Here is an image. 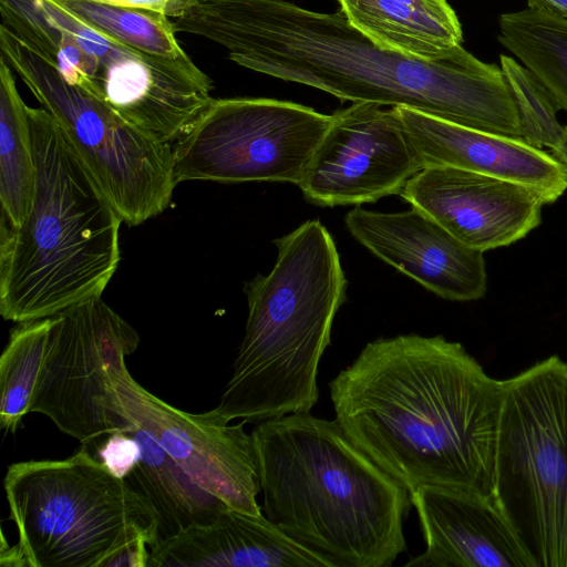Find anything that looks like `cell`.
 <instances>
[{
  "mask_svg": "<svg viewBox=\"0 0 567 567\" xmlns=\"http://www.w3.org/2000/svg\"><path fill=\"white\" fill-rule=\"evenodd\" d=\"M95 457L116 477L125 478L140 458V446L126 432H115L96 446Z\"/></svg>",
  "mask_w": 567,
  "mask_h": 567,
  "instance_id": "484cf974",
  "label": "cell"
},
{
  "mask_svg": "<svg viewBox=\"0 0 567 567\" xmlns=\"http://www.w3.org/2000/svg\"><path fill=\"white\" fill-rule=\"evenodd\" d=\"M399 195L483 252L526 237L542 223L546 205L527 185L451 166L422 167Z\"/></svg>",
  "mask_w": 567,
  "mask_h": 567,
  "instance_id": "5bb4252c",
  "label": "cell"
},
{
  "mask_svg": "<svg viewBox=\"0 0 567 567\" xmlns=\"http://www.w3.org/2000/svg\"><path fill=\"white\" fill-rule=\"evenodd\" d=\"M97 63L76 84L164 143L178 140L213 100L212 80L183 64L135 50L89 25L56 0H35Z\"/></svg>",
  "mask_w": 567,
  "mask_h": 567,
  "instance_id": "8fae6325",
  "label": "cell"
},
{
  "mask_svg": "<svg viewBox=\"0 0 567 567\" xmlns=\"http://www.w3.org/2000/svg\"><path fill=\"white\" fill-rule=\"evenodd\" d=\"M329 390L343 433L409 492L437 486L495 497L503 380L460 342L378 338Z\"/></svg>",
  "mask_w": 567,
  "mask_h": 567,
  "instance_id": "7a4b0ae2",
  "label": "cell"
},
{
  "mask_svg": "<svg viewBox=\"0 0 567 567\" xmlns=\"http://www.w3.org/2000/svg\"><path fill=\"white\" fill-rule=\"evenodd\" d=\"M3 487L28 567H105L135 540L157 544L150 502L86 445L63 460L11 464Z\"/></svg>",
  "mask_w": 567,
  "mask_h": 567,
  "instance_id": "8992f818",
  "label": "cell"
},
{
  "mask_svg": "<svg viewBox=\"0 0 567 567\" xmlns=\"http://www.w3.org/2000/svg\"><path fill=\"white\" fill-rule=\"evenodd\" d=\"M497 40L547 87L567 112V18L526 8L504 13Z\"/></svg>",
  "mask_w": 567,
  "mask_h": 567,
  "instance_id": "7402d4cb",
  "label": "cell"
},
{
  "mask_svg": "<svg viewBox=\"0 0 567 567\" xmlns=\"http://www.w3.org/2000/svg\"><path fill=\"white\" fill-rule=\"evenodd\" d=\"M501 69L516 105L523 137L532 145L550 148L561 133L560 110L539 79L513 58L501 54Z\"/></svg>",
  "mask_w": 567,
  "mask_h": 567,
  "instance_id": "d4e9b609",
  "label": "cell"
},
{
  "mask_svg": "<svg viewBox=\"0 0 567 567\" xmlns=\"http://www.w3.org/2000/svg\"><path fill=\"white\" fill-rule=\"evenodd\" d=\"M338 2L347 20L384 49L432 61L462 45V25L447 0Z\"/></svg>",
  "mask_w": 567,
  "mask_h": 567,
  "instance_id": "d6986e66",
  "label": "cell"
},
{
  "mask_svg": "<svg viewBox=\"0 0 567 567\" xmlns=\"http://www.w3.org/2000/svg\"><path fill=\"white\" fill-rule=\"evenodd\" d=\"M148 547L146 540H135L113 555L105 567H148L151 554Z\"/></svg>",
  "mask_w": 567,
  "mask_h": 567,
  "instance_id": "4316f807",
  "label": "cell"
},
{
  "mask_svg": "<svg viewBox=\"0 0 567 567\" xmlns=\"http://www.w3.org/2000/svg\"><path fill=\"white\" fill-rule=\"evenodd\" d=\"M421 168L393 110L357 102L332 114L298 187L318 206H358L399 195Z\"/></svg>",
  "mask_w": 567,
  "mask_h": 567,
  "instance_id": "4fadbf2b",
  "label": "cell"
},
{
  "mask_svg": "<svg viewBox=\"0 0 567 567\" xmlns=\"http://www.w3.org/2000/svg\"><path fill=\"white\" fill-rule=\"evenodd\" d=\"M527 7L567 18V0H527Z\"/></svg>",
  "mask_w": 567,
  "mask_h": 567,
  "instance_id": "f1b7e54d",
  "label": "cell"
},
{
  "mask_svg": "<svg viewBox=\"0 0 567 567\" xmlns=\"http://www.w3.org/2000/svg\"><path fill=\"white\" fill-rule=\"evenodd\" d=\"M52 317L20 322L0 358V425L14 433L30 413L45 358Z\"/></svg>",
  "mask_w": 567,
  "mask_h": 567,
  "instance_id": "cb8c5ba5",
  "label": "cell"
},
{
  "mask_svg": "<svg viewBox=\"0 0 567 567\" xmlns=\"http://www.w3.org/2000/svg\"><path fill=\"white\" fill-rule=\"evenodd\" d=\"M12 69L0 60V200L1 212L12 226L25 219L35 186V163L28 121Z\"/></svg>",
  "mask_w": 567,
  "mask_h": 567,
  "instance_id": "44dd1931",
  "label": "cell"
},
{
  "mask_svg": "<svg viewBox=\"0 0 567 567\" xmlns=\"http://www.w3.org/2000/svg\"><path fill=\"white\" fill-rule=\"evenodd\" d=\"M410 501L425 550L405 567H536L496 496L421 486Z\"/></svg>",
  "mask_w": 567,
  "mask_h": 567,
  "instance_id": "2e32d148",
  "label": "cell"
},
{
  "mask_svg": "<svg viewBox=\"0 0 567 567\" xmlns=\"http://www.w3.org/2000/svg\"><path fill=\"white\" fill-rule=\"evenodd\" d=\"M549 150L550 154L567 168V125H564L561 133Z\"/></svg>",
  "mask_w": 567,
  "mask_h": 567,
  "instance_id": "f546056e",
  "label": "cell"
},
{
  "mask_svg": "<svg viewBox=\"0 0 567 567\" xmlns=\"http://www.w3.org/2000/svg\"><path fill=\"white\" fill-rule=\"evenodd\" d=\"M495 496L536 567H567V363L503 380Z\"/></svg>",
  "mask_w": 567,
  "mask_h": 567,
  "instance_id": "52a82bcc",
  "label": "cell"
},
{
  "mask_svg": "<svg viewBox=\"0 0 567 567\" xmlns=\"http://www.w3.org/2000/svg\"><path fill=\"white\" fill-rule=\"evenodd\" d=\"M3 58L63 132L122 221L137 226L163 213L177 185L173 147L68 81L38 49L0 27Z\"/></svg>",
  "mask_w": 567,
  "mask_h": 567,
  "instance_id": "ba28073f",
  "label": "cell"
},
{
  "mask_svg": "<svg viewBox=\"0 0 567 567\" xmlns=\"http://www.w3.org/2000/svg\"><path fill=\"white\" fill-rule=\"evenodd\" d=\"M268 275L247 281L245 334L216 410L257 424L308 413L319 400L320 360L346 301L347 279L332 235L309 219L274 240Z\"/></svg>",
  "mask_w": 567,
  "mask_h": 567,
  "instance_id": "5b68a950",
  "label": "cell"
},
{
  "mask_svg": "<svg viewBox=\"0 0 567 567\" xmlns=\"http://www.w3.org/2000/svg\"><path fill=\"white\" fill-rule=\"evenodd\" d=\"M140 344L137 331L101 297L52 316L30 412L89 449L134 424L112 410L110 373Z\"/></svg>",
  "mask_w": 567,
  "mask_h": 567,
  "instance_id": "30bf717a",
  "label": "cell"
},
{
  "mask_svg": "<svg viewBox=\"0 0 567 567\" xmlns=\"http://www.w3.org/2000/svg\"><path fill=\"white\" fill-rule=\"evenodd\" d=\"M94 2L118 6V7H131V8H144L155 11H159L168 16L169 18H176L181 14L187 0H90Z\"/></svg>",
  "mask_w": 567,
  "mask_h": 567,
  "instance_id": "83f0119b",
  "label": "cell"
},
{
  "mask_svg": "<svg viewBox=\"0 0 567 567\" xmlns=\"http://www.w3.org/2000/svg\"><path fill=\"white\" fill-rule=\"evenodd\" d=\"M112 410L152 435L204 489L228 507L262 515L251 434L217 410L182 411L143 388L123 360L110 373Z\"/></svg>",
  "mask_w": 567,
  "mask_h": 567,
  "instance_id": "7c38bea8",
  "label": "cell"
},
{
  "mask_svg": "<svg viewBox=\"0 0 567 567\" xmlns=\"http://www.w3.org/2000/svg\"><path fill=\"white\" fill-rule=\"evenodd\" d=\"M254 452L267 519L328 567H391L406 550L410 492L336 420L310 412L255 424Z\"/></svg>",
  "mask_w": 567,
  "mask_h": 567,
  "instance_id": "3957f363",
  "label": "cell"
},
{
  "mask_svg": "<svg viewBox=\"0 0 567 567\" xmlns=\"http://www.w3.org/2000/svg\"><path fill=\"white\" fill-rule=\"evenodd\" d=\"M344 223L374 256L436 296L452 301L485 296L484 252L463 244L420 209L382 213L357 206Z\"/></svg>",
  "mask_w": 567,
  "mask_h": 567,
  "instance_id": "9a60e30c",
  "label": "cell"
},
{
  "mask_svg": "<svg viewBox=\"0 0 567 567\" xmlns=\"http://www.w3.org/2000/svg\"><path fill=\"white\" fill-rule=\"evenodd\" d=\"M76 18L141 52L194 64L176 38L174 22L163 12L90 0H56Z\"/></svg>",
  "mask_w": 567,
  "mask_h": 567,
  "instance_id": "603a6c76",
  "label": "cell"
},
{
  "mask_svg": "<svg viewBox=\"0 0 567 567\" xmlns=\"http://www.w3.org/2000/svg\"><path fill=\"white\" fill-rule=\"evenodd\" d=\"M332 115L266 97L213 99L174 142V179L298 186Z\"/></svg>",
  "mask_w": 567,
  "mask_h": 567,
  "instance_id": "9c48e42d",
  "label": "cell"
},
{
  "mask_svg": "<svg viewBox=\"0 0 567 567\" xmlns=\"http://www.w3.org/2000/svg\"><path fill=\"white\" fill-rule=\"evenodd\" d=\"M422 167L451 166L520 183L546 205L567 190V168L524 137L482 131L402 106L391 107Z\"/></svg>",
  "mask_w": 567,
  "mask_h": 567,
  "instance_id": "e0dca14e",
  "label": "cell"
},
{
  "mask_svg": "<svg viewBox=\"0 0 567 567\" xmlns=\"http://www.w3.org/2000/svg\"><path fill=\"white\" fill-rule=\"evenodd\" d=\"M27 112L34 194L20 226L1 217L0 313L17 323L101 297L120 262L122 223L50 113Z\"/></svg>",
  "mask_w": 567,
  "mask_h": 567,
  "instance_id": "277c9868",
  "label": "cell"
},
{
  "mask_svg": "<svg viewBox=\"0 0 567 567\" xmlns=\"http://www.w3.org/2000/svg\"><path fill=\"white\" fill-rule=\"evenodd\" d=\"M328 567L267 517L230 507L151 548L148 567Z\"/></svg>",
  "mask_w": 567,
  "mask_h": 567,
  "instance_id": "ac0fdd59",
  "label": "cell"
},
{
  "mask_svg": "<svg viewBox=\"0 0 567 567\" xmlns=\"http://www.w3.org/2000/svg\"><path fill=\"white\" fill-rule=\"evenodd\" d=\"M127 433L140 446V458L124 480L154 508L157 544L193 525L210 523L228 507L198 485L146 431L134 425Z\"/></svg>",
  "mask_w": 567,
  "mask_h": 567,
  "instance_id": "ffe728a7",
  "label": "cell"
},
{
  "mask_svg": "<svg viewBox=\"0 0 567 567\" xmlns=\"http://www.w3.org/2000/svg\"><path fill=\"white\" fill-rule=\"evenodd\" d=\"M174 24L221 45L244 68L343 101L408 107L523 137L501 66L462 45L439 60L409 56L378 45L341 12L286 0H188Z\"/></svg>",
  "mask_w": 567,
  "mask_h": 567,
  "instance_id": "6da1fadb",
  "label": "cell"
}]
</instances>
